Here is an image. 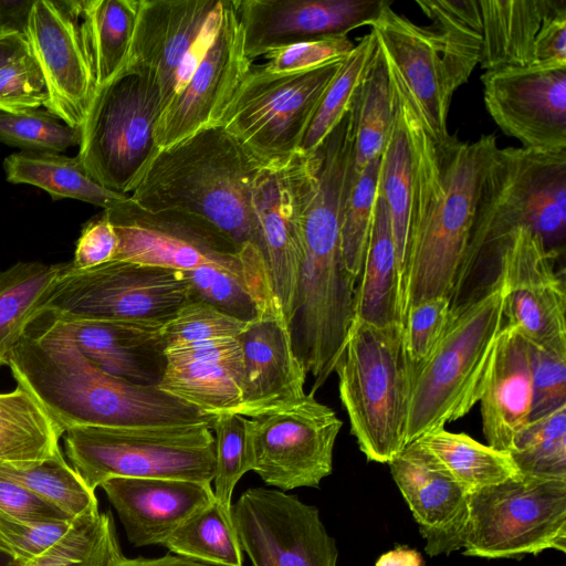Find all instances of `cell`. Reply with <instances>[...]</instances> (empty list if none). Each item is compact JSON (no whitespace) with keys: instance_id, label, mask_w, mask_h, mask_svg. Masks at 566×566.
<instances>
[{"instance_id":"18","label":"cell","mask_w":566,"mask_h":566,"mask_svg":"<svg viewBox=\"0 0 566 566\" xmlns=\"http://www.w3.org/2000/svg\"><path fill=\"white\" fill-rule=\"evenodd\" d=\"M559 253L526 227H516L486 253L504 291L506 324L534 347L566 340V292L556 271Z\"/></svg>"},{"instance_id":"55","label":"cell","mask_w":566,"mask_h":566,"mask_svg":"<svg viewBox=\"0 0 566 566\" xmlns=\"http://www.w3.org/2000/svg\"><path fill=\"white\" fill-rule=\"evenodd\" d=\"M35 0H0V33L25 36Z\"/></svg>"},{"instance_id":"28","label":"cell","mask_w":566,"mask_h":566,"mask_svg":"<svg viewBox=\"0 0 566 566\" xmlns=\"http://www.w3.org/2000/svg\"><path fill=\"white\" fill-rule=\"evenodd\" d=\"M61 322L78 350L102 370L138 385H159L166 367L163 325L124 321Z\"/></svg>"},{"instance_id":"6","label":"cell","mask_w":566,"mask_h":566,"mask_svg":"<svg viewBox=\"0 0 566 566\" xmlns=\"http://www.w3.org/2000/svg\"><path fill=\"white\" fill-rule=\"evenodd\" d=\"M516 227H526L558 252L566 237V150L499 148L486 196L454 292L480 269L489 250Z\"/></svg>"},{"instance_id":"41","label":"cell","mask_w":566,"mask_h":566,"mask_svg":"<svg viewBox=\"0 0 566 566\" xmlns=\"http://www.w3.org/2000/svg\"><path fill=\"white\" fill-rule=\"evenodd\" d=\"M509 454L522 475L566 480V405L530 420Z\"/></svg>"},{"instance_id":"38","label":"cell","mask_w":566,"mask_h":566,"mask_svg":"<svg viewBox=\"0 0 566 566\" xmlns=\"http://www.w3.org/2000/svg\"><path fill=\"white\" fill-rule=\"evenodd\" d=\"M353 107L355 113L354 174L357 176L373 159L381 155L394 117L392 88L378 46L356 91Z\"/></svg>"},{"instance_id":"37","label":"cell","mask_w":566,"mask_h":566,"mask_svg":"<svg viewBox=\"0 0 566 566\" xmlns=\"http://www.w3.org/2000/svg\"><path fill=\"white\" fill-rule=\"evenodd\" d=\"M138 8L139 0H82L97 88L124 69Z\"/></svg>"},{"instance_id":"51","label":"cell","mask_w":566,"mask_h":566,"mask_svg":"<svg viewBox=\"0 0 566 566\" xmlns=\"http://www.w3.org/2000/svg\"><path fill=\"white\" fill-rule=\"evenodd\" d=\"M46 101L44 76L30 50L0 69V112L36 109Z\"/></svg>"},{"instance_id":"20","label":"cell","mask_w":566,"mask_h":566,"mask_svg":"<svg viewBox=\"0 0 566 566\" xmlns=\"http://www.w3.org/2000/svg\"><path fill=\"white\" fill-rule=\"evenodd\" d=\"M25 39L46 84L45 111L81 128L97 90L82 0H35Z\"/></svg>"},{"instance_id":"11","label":"cell","mask_w":566,"mask_h":566,"mask_svg":"<svg viewBox=\"0 0 566 566\" xmlns=\"http://www.w3.org/2000/svg\"><path fill=\"white\" fill-rule=\"evenodd\" d=\"M387 4L369 25L389 78L406 96L427 135L442 144L454 92L467 83L478 55L450 33L426 28Z\"/></svg>"},{"instance_id":"33","label":"cell","mask_w":566,"mask_h":566,"mask_svg":"<svg viewBox=\"0 0 566 566\" xmlns=\"http://www.w3.org/2000/svg\"><path fill=\"white\" fill-rule=\"evenodd\" d=\"M64 264L18 262L0 270V366L9 365L15 346L60 277Z\"/></svg>"},{"instance_id":"42","label":"cell","mask_w":566,"mask_h":566,"mask_svg":"<svg viewBox=\"0 0 566 566\" xmlns=\"http://www.w3.org/2000/svg\"><path fill=\"white\" fill-rule=\"evenodd\" d=\"M120 552L113 517L109 513L83 516L57 543L27 563L7 566H107Z\"/></svg>"},{"instance_id":"24","label":"cell","mask_w":566,"mask_h":566,"mask_svg":"<svg viewBox=\"0 0 566 566\" xmlns=\"http://www.w3.org/2000/svg\"><path fill=\"white\" fill-rule=\"evenodd\" d=\"M390 473L409 505L430 556L463 547L470 492L417 441L389 462Z\"/></svg>"},{"instance_id":"12","label":"cell","mask_w":566,"mask_h":566,"mask_svg":"<svg viewBox=\"0 0 566 566\" xmlns=\"http://www.w3.org/2000/svg\"><path fill=\"white\" fill-rule=\"evenodd\" d=\"M188 297L181 271L118 260L75 270L65 262L40 311L61 321L165 325Z\"/></svg>"},{"instance_id":"17","label":"cell","mask_w":566,"mask_h":566,"mask_svg":"<svg viewBox=\"0 0 566 566\" xmlns=\"http://www.w3.org/2000/svg\"><path fill=\"white\" fill-rule=\"evenodd\" d=\"M317 167L316 151L297 150L262 164L251 188L273 296L290 326L303 255L302 217Z\"/></svg>"},{"instance_id":"23","label":"cell","mask_w":566,"mask_h":566,"mask_svg":"<svg viewBox=\"0 0 566 566\" xmlns=\"http://www.w3.org/2000/svg\"><path fill=\"white\" fill-rule=\"evenodd\" d=\"M387 0H235L244 50L252 61L293 43L346 36L370 25Z\"/></svg>"},{"instance_id":"36","label":"cell","mask_w":566,"mask_h":566,"mask_svg":"<svg viewBox=\"0 0 566 566\" xmlns=\"http://www.w3.org/2000/svg\"><path fill=\"white\" fill-rule=\"evenodd\" d=\"M0 478L17 483L69 518L97 513L98 501L61 449L41 461L0 462Z\"/></svg>"},{"instance_id":"30","label":"cell","mask_w":566,"mask_h":566,"mask_svg":"<svg viewBox=\"0 0 566 566\" xmlns=\"http://www.w3.org/2000/svg\"><path fill=\"white\" fill-rule=\"evenodd\" d=\"M3 170L9 182L35 186L53 200L71 198L107 209L128 197L102 187L76 156L61 153L20 150L6 157Z\"/></svg>"},{"instance_id":"19","label":"cell","mask_w":566,"mask_h":566,"mask_svg":"<svg viewBox=\"0 0 566 566\" xmlns=\"http://www.w3.org/2000/svg\"><path fill=\"white\" fill-rule=\"evenodd\" d=\"M242 552L253 566H336L337 548L317 507L277 489L250 488L232 504Z\"/></svg>"},{"instance_id":"46","label":"cell","mask_w":566,"mask_h":566,"mask_svg":"<svg viewBox=\"0 0 566 566\" xmlns=\"http://www.w3.org/2000/svg\"><path fill=\"white\" fill-rule=\"evenodd\" d=\"M189 286V296L197 297L219 312L251 323L262 308L248 284L237 275L213 265L181 271Z\"/></svg>"},{"instance_id":"50","label":"cell","mask_w":566,"mask_h":566,"mask_svg":"<svg viewBox=\"0 0 566 566\" xmlns=\"http://www.w3.org/2000/svg\"><path fill=\"white\" fill-rule=\"evenodd\" d=\"M532 380L530 420L566 405V340L543 347L532 346Z\"/></svg>"},{"instance_id":"16","label":"cell","mask_w":566,"mask_h":566,"mask_svg":"<svg viewBox=\"0 0 566 566\" xmlns=\"http://www.w3.org/2000/svg\"><path fill=\"white\" fill-rule=\"evenodd\" d=\"M222 3L223 0H139L124 69L156 82L163 109L185 86L211 45Z\"/></svg>"},{"instance_id":"47","label":"cell","mask_w":566,"mask_h":566,"mask_svg":"<svg viewBox=\"0 0 566 566\" xmlns=\"http://www.w3.org/2000/svg\"><path fill=\"white\" fill-rule=\"evenodd\" d=\"M249 323L230 317L189 296L161 328L165 348L217 338H237Z\"/></svg>"},{"instance_id":"56","label":"cell","mask_w":566,"mask_h":566,"mask_svg":"<svg viewBox=\"0 0 566 566\" xmlns=\"http://www.w3.org/2000/svg\"><path fill=\"white\" fill-rule=\"evenodd\" d=\"M107 566H216L193 560L184 556L166 554L157 558H128L120 552L115 554Z\"/></svg>"},{"instance_id":"25","label":"cell","mask_w":566,"mask_h":566,"mask_svg":"<svg viewBox=\"0 0 566 566\" xmlns=\"http://www.w3.org/2000/svg\"><path fill=\"white\" fill-rule=\"evenodd\" d=\"M243 361L239 415L254 418L291 408L305 397L307 373L280 308H268L237 337Z\"/></svg>"},{"instance_id":"8","label":"cell","mask_w":566,"mask_h":566,"mask_svg":"<svg viewBox=\"0 0 566 566\" xmlns=\"http://www.w3.org/2000/svg\"><path fill=\"white\" fill-rule=\"evenodd\" d=\"M65 453L95 492L113 478H159L211 483L214 437L211 423L179 427H74Z\"/></svg>"},{"instance_id":"22","label":"cell","mask_w":566,"mask_h":566,"mask_svg":"<svg viewBox=\"0 0 566 566\" xmlns=\"http://www.w3.org/2000/svg\"><path fill=\"white\" fill-rule=\"evenodd\" d=\"M481 81L485 107L505 135L526 149L566 150V66L506 67Z\"/></svg>"},{"instance_id":"26","label":"cell","mask_w":566,"mask_h":566,"mask_svg":"<svg viewBox=\"0 0 566 566\" xmlns=\"http://www.w3.org/2000/svg\"><path fill=\"white\" fill-rule=\"evenodd\" d=\"M126 537L136 547L164 545L216 502L211 483L159 478H113L101 484Z\"/></svg>"},{"instance_id":"58","label":"cell","mask_w":566,"mask_h":566,"mask_svg":"<svg viewBox=\"0 0 566 566\" xmlns=\"http://www.w3.org/2000/svg\"><path fill=\"white\" fill-rule=\"evenodd\" d=\"M376 566H424L419 552L408 547H396L381 555Z\"/></svg>"},{"instance_id":"10","label":"cell","mask_w":566,"mask_h":566,"mask_svg":"<svg viewBox=\"0 0 566 566\" xmlns=\"http://www.w3.org/2000/svg\"><path fill=\"white\" fill-rule=\"evenodd\" d=\"M161 111L158 85L139 72L123 69L98 87L76 155L85 172L108 190L132 193L159 150L154 130Z\"/></svg>"},{"instance_id":"45","label":"cell","mask_w":566,"mask_h":566,"mask_svg":"<svg viewBox=\"0 0 566 566\" xmlns=\"http://www.w3.org/2000/svg\"><path fill=\"white\" fill-rule=\"evenodd\" d=\"M0 142L24 151L62 153L80 145L81 128L66 125L48 111L0 112Z\"/></svg>"},{"instance_id":"32","label":"cell","mask_w":566,"mask_h":566,"mask_svg":"<svg viewBox=\"0 0 566 566\" xmlns=\"http://www.w3.org/2000/svg\"><path fill=\"white\" fill-rule=\"evenodd\" d=\"M64 434L38 399L17 384L0 392V462L41 461L60 450Z\"/></svg>"},{"instance_id":"15","label":"cell","mask_w":566,"mask_h":566,"mask_svg":"<svg viewBox=\"0 0 566 566\" xmlns=\"http://www.w3.org/2000/svg\"><path fill=\"white\" fill-rule=\"evenodd\" d=\"M342 426L336 412L311 392L291 408L247 418L249 469L284 492L317 488L333 471Z\"/></svg>"},{"instance_id":"53","label":"cell","mask_w":566,"mask_h":566,"mask_svg":"<svg viewBox=\"0 0 566 566\" xmlns=\"http://www.w3.org/2000/svg\"><path fill=\"white\" fill-rule=\"evenodd\" d=\"M118 239L104 212L87 221L76 241L73 269L87 270L114 260Z\"/></svg>"},{"instance_id":"49","label":"cell","mask_w":566,"mask_h":566,"mask_svg":"<svg viewBox=\"0 0 566 566\" xmlns=\"http://www.w3.org/2000/svg\"><path fill=\"white\" fill-rule=\"evenodd\" d=\"M451 311L449 297L437 296L410 307L402 319L403 339L412 379L437 346Z\"/></svg>"},{"instance_id":"21","label":"cell","mask_w":566,"mask_h":566,"mask_svg":"<svg viewBox=\"0 0 566 566\" xmlns=\"http://www.w3.org/2000/svg\"><path fill=\"white\" fill-rule=\"evenodd\" d=\"M252 66L244 50L235 0H223L216 36L185 86L160 113L154 137L158 149L218 126Z\"/></svg>"},{"instance_id":"54","label":"cell","mask_w":566,"mask_h":566,"mask_svg":"<svg viewBox=\"0 0 566 566\" xmlns=\"http://www.w3.org/2000/svg\"><path fill=\"white\" fill-rule=\"evenodd\" d=\"M0 511L27 521L69 518L23 486L1 478Z\"/></svg>"},{"instance_id":"44","label":"cell","mask_w":566,"mask_h":566,"mask_svg":"<svg viewBox=\"0 0 566 566\" xmlns=\"http://www.w3.org/2000/svg\"><path fill=\"white\" fill-rule=\"evenodd\" d=\"M211 430L214 432V500L221 512L232 520L233 490L250 471L247 418L237 413L216 415Z\"/></svg>"},{"instance_id":"57","label":"cell","mask_w":566,"mask_h":566,"mask_svg":"<svg viewBox=\"0 0 566 566\" xmlns=\"http://www.w3.org/2000/svg\"><path fill=\"white\" fill-rule=\"evenodd\" d=\"M29 52L25 36L17 33H0V69Z\"/></svg>"},{"instance_id":"9","label":"cell","mask_w":566,"mask_h":566,"mask_svg":"<svg viewBox=\"0 0 566 566\" xmlns=\"http://www.w3.org/2000/svg\"><path fill=\"white\" fill-rule=\"evenodd\" d=\"M103 212L118 239L114 260L177 271L202 265L221 268L248 284L262 312L280 307L268 269L244 254L208 220L180 210L148 211L129 196Z\"/></svg>"},{"instance_id":"2","label":"cell","mask_w":566,"mask_h":566,"mask_svg":"<svg viewBox=\"0 0 566 566\" xmlns=\"http://www.w3.org/2000/svg\"><path fill=\"white\" fill-rule=\"evenodd\" d=\"M64 431L74 427L140 428L211 423L214 416L165 392L113 376L92 364L63 323L40 311L8 365Z\"/></svg>"},{"instance_id":"59","label":"cell","mask_w":566,"mask_h":566,"mask_svg":"<svg viewBox=\"0 0 566 566\" xmlns=\"http://www.w3.org/2000/svg\"><path fill=\"white\" fill-rule=\"evenodd\" d=\"M11 559L0 553V566H7Z\"/></svg>"},{"instance_id":"39","label":"cell","mask_w":566,"mask_h":566,"mask_svg":"<svg viewBox=\"0 0 566 566\" xmlns=\"http://www.w3.org/2000/svg\"><path fill=\"white\" fill-rule=\"evenodd\" d=\"M376 51L377 42L371 31L358 40L326 88L300 150L314 153L349 111Z\"/></svg>"},{"instance_id":"35","label":"cell","mask_w":566,"mask_h":566,"mask_svg":"<svg viewBox=\"0 0 566 566\" xmlns=\"http://www.w3.org/2000/svg\"><path fill=\"white\" fill-rule=\"evenodd\" d=\"M415 441L470 493L520 475L509 453L482 444L465 433L441 428Z\"/></svg>"},{"instance_id":"31","label":"cell","mask_w":566,"mask_h":566,"mask_svg":"<svg viewBox=\"0 0 566 566\" xmlns=\"http://www.w3.org/2000/svg\"><path fill=\"white\" fill-rule=\"evenodd\" d=\"M242 376L243 361L166 358L165 371L158 387L205 415H239L242 405Z\"/></svg>"},{"instance_id":"14","label":"cell","mask_w":566,"mask_h":566,"mask_svg":"<svg viewBox=\"0 0 566 566\" xmlns=\"http://www.w3.org/2000/svg\"><path fill=\"white\" fill-rule=\"evenodd\" d=\"M343 61L284 73L252 65L220 125L261 164L293 155Z\"/></svg>"},{"instance_id":"13","label":"cell","mask_w":566,"mask_h":566,"mask_svg":"<svg viewBox=\"0 0 566 566\" xmlns=\"http://www.w3.org/2000/svg\"><path fill=\"white\" fill-rule=\"evenodd\" d=\"M464 555L515 558L566 552V480L520 474L470 493Z\"/></svg>"},{"instance_id":"27","label":"cell","mask_w":566,"mask_h":566,"mask_svg":"<svg viewBox=\"0 0 566 566\" xmlns=\"http://www.w3.org/2000/svg\"><path fill=\"white\" fill-rule=\"evenodd\" d=\"M488 446L509 453L532 413V346L504 324L495 342L479 399Z\"/></svg>"},{"instance_id":"7","label":"cell","mask_w":566,"mask_h":566,"mask_svg":"<svg viewBox=\"0 0 566 566\" xmlns=\"http://www.w3.org/2000/svg\"><path fill=\"white\" fill-rule=\"evenodd\" d=\"M481 67L566 66V0L417 1Z\"/></svg>"},{"instance_id":"3","label":"cell","mask_w":566,"mask_h":566,"mask_svg":"<svg viewBox=\"0 0 566 566\" xmlns=\"http://www.w3.org/2000/svg\"><path fill=\"white\" fill-rule=\"evenodd\" d=\"M261 165L221 125L203 128L159 149L129 198L148 211L180 210L208 220L268 269L251 202Z\"/></svg>"},{"instance_id":"1","label":"cell","mask_w":566,"mask_h":566,"mask_svg":"<svg viewBox=\"0 0 566 566\" xmlns=\"http://www.w3.org/2000/svg\"><path fill=\"white\" fill-rule=\"evenodd\" d=\"M390 83L401 98L412 154L409 231L400 282L402 323L408 310L424 300H451L500 147L493 134L474 142L450 135L436 144L403 93Z\"/></svg>"},{"instance_id":"4","label":"cell","mask_w":566,"mask_h":566,"mask_svg":"<svg viewBox=\"0 0 566 566\" xmlns=\"http://www.w3.org/2000/svg\"><path fill=\"white\" fill-rule=\"evenodd\" d=\"M504 318L497 277L451 306L437 346L412 379L406 446L464 417L479 402Z\"/></svg>"},{"instance_id":"52","label":"cell","mask_w":566,"mask_h":566,"mask_svg":"<svg viewBox=\"0 0 566 566\" xmlns=\"http://www.w3.org/2000/svg\"><path fill=\"white\" fill-rule=\"evenodd\" d=\"M354 46L347 35L297 42L268 52L263 67L275 73L312 70L343 61Z\"/></svg>"},{"instance_id":"48","label":"cell","mask_w":566,"mask_h":566,"mask_svg":"<svg viewBox=\"0 0 566 566\" xmlns=\"http://www.w3.org/2000/svg\"><path fill=\"white\" fill-rule=\"evenodd\" d=\"M83 516L27 521L0 511V553L15 563L30 562L63 538Z\"/></svg>"},{"instance_id":"40","label":"cell","mask_w":566,"mask_h":566,"mask_svg":"<svg viewBox=\"0 0 566 566\" xmlns=\"http://www.w3.org/2000/svg\"><path fill=\"white\" fill-rule=\"evenodd\" d=\"M175 555L216 566H243V552L233 527L216 502L176 531L164 545Z\"/></svg>"},{"instance_id":"34","label":"cell","mask_w":566,"mask_h":566,"mask_svg":"<svg viewBox=\"0 0 566 566\" xmlns=\"http://www.w3.org/2000/svg\"><path fill=\"white\" fill-rule=\"evenodd\" d=\"M391 88L394 117L380 155L378 191L386 202L390 217L400 283L405 269L409 231L412 154L401 98L392 84Z\"/></svg>"},{"instance_id":"29","label":"cell","mask_w":566,"mask_h":566,"mask_svg":"<svg viewBox=\"0 0 566 566\" xmlns=\"http://www.w3.org/2000/svg\"><path fill=\"white\" fill-rule=\"evenodd\" d=\"M354 318L375 325L401 323L400 283L390 217L378 190L363 268L355 286Z\"/></svg>"},{"instance_id":"5","label":"cell","mask_w":566,"mask_h":566,"mask_svg":"<svg viewBox=\"0 0 566 566\" xmlns=\"http://www.w3.org/2000/svg\"><path fill=\"white\" fill-rule=\"evenodd\" d=\"M334 373L360 451L368 461L388 463L406 447L412 387L402 324L354 318Z\"/></svg>"},{"instance_id":"43","label":"cell","mask_w":566,"mask_h":566,"mask_svg":"<svg viewBox=\"0 0 566 566\" xmlns=\"http://www.w3.org/2000/svg\"><path fill=\"white\" fill-rule=\"evenodd\" d=\"M380 156L352 181L340 221V250L348 273L357 282L371 228L378 190Z\"/></svg>"}]
</instances>
